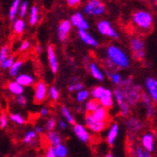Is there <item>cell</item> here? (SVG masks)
Masks as SVG:
<instances>
[{
  "mask_svg": "<svg viewBox=\"0 0 157 157\" xmlns=\"http://www.w3.org/2000/svg\"><path fill=\"white\" fill-rule=\"evenodd\" d=\"M105 90L106 89H105L104 87H101V86H98V87L93 88L91 90V95H92L93 99H96V100H99L100 101V99L104 96Z\"/></svg>",
  "mask_w": 157,
  "mask_h": 157,
  "instance_id": "obj_32",
  "label": "cell"
},
{
  "mask_svg": "<svg viewBox=\"0 0 157 157\" xmlns=\"http://www.w3.org/2000/svg\"><path fill=\"white\" fill-rule=\"evenodd\" d=\"M14 64V58L10 56L8 59H6L3 63H1V69H10Z\"/></svg>",
  "mask_w": 157,
  "mask_h": 157,
  "instance_id": "obj_42",
  "label": "cell"
},
{
  "mask_svg": "<svg viewBox=\"0 0 157 157\" xmlns=\"http://www.w3.org/2000/svg\"><path fill=\"white\" fill-rule=\"evenodd\" d=\"M42 127H40V126H36V128H35V132L37 133V134H41L42 133Z\"/></svg>",
  "mask_w": 157,
  "mask_h": 157,
  "instance_id": "obj_53",
  "label": "cell"
},
{
  "mask_svg": "<svg viewBox=\"0 0 157 157\" xmlns=\"http://www.w3.org/2000/svg\"><path fill=\"white\" fill-rule=\"evenodd\" d=\"M9 52H10V48L8 45H5L1 48V50H0V63H3L6 59L10 58Z\"/></svg>",
  "mask_w": 157,
  "mask_h": 157,
  "instance_id": "obj_35",
  "label": "cell"
},
{
  "mask_svg": "<svg viewBox=\"0 0 157 157\" xmlns=\"http://www.w3.org/2000/svg\"><path fill=\"white\" fill-rule=\"evenodd\" d=\"M74 133L75 134V136L78 137L79 140H81L82 142H84V143H87V142L90 141V136L89 134V132L87 131V129L82 125V124H75L74 125Z\"/></svg>",
  "mask_w": 157,
  "mask_h": 157,
  "instance_id": "obj_11",
  "label": "cell"
},
{
  "mask_svg": "<svg viewBox=\"0 0 157 157\" xmlns=\"http://www.w3.org/2000/svg\"><path fill=\"white\" fill-rule=\"evenodd\" d=\"M132 22L137 29H139L141 32L147 33L152 27L153 17L151 12L144 10H139L134 12L132 16Z\"/></svg>",
  "mask_w": 157,
  "mask_h": 157,
  "instance_id": "obj_1",
  "label": "cell"
},
{
  "mask_svg": "<svg viewBox=\"0 0 157 157\" xmlns=\"http://www.w3.org/2000/svg\"><path fill=\"white\" fill-rule=\"evenodd\" d=\"M19 6H20V1H19V0H15V1H13L12 4H11V7L10 9V11H9V18H10V20L11 22H13L14 20H15V17H16V14H17Z\"/></svg>",
  "mask_w": 157,
  "mask_h": 157,
  "instance_id": "obj_26",
  "label": "cell"
},
{
  "mask_svg": "<svg viewBox=\"0 0 157 157\" xmlns=\"http://www.w3.org/2000/svg\"><path fill=\"white\" fill-rule=\"evenodd\" d=\"M47 139H48V142L52 145V147H56L61 144V137L59 136V134H58L55 131H52V132H49L48 135H47Z\"/></svg>",
  "mask_w": 157,
  "mask_h": 157,
  "instance_id": "obj_23",
  "label": "cell"
},
{
  "mask_svg": "<svg viewBox=\"0 0 157 157\" xmlns=\"http://www.w3.org/2000/svg\"><path fill=\"white\" fill-rule=\"evenodd\" d=\"M39 21V10L37 6H33L30 10V16H29V24L34 25Z\"/></svg>",
  "mask_w": 157,
  "mask_h": 157,
  "instance_id": "obj_33",
  "label": "cell"
},
{
  "mask_svg": "<svg viewBox=\"0 0 157 157\" xmlns=\"http://www.w3.org/2000/svg\"><path fill=\"white\" fill-rule=\"evenodd\" d=\"M122 90L125 94V101L129 105H136L139 102H141V95L143 91H142L140 86L133 84L130 87L124 88Z\"/></svg>",
  "mask_w": 157,
  "mask_h": 157,
  "instance_id": "obj_3",
  "label": "cell"
},
{
  "mask_svg": "<svg viewBox=\"0 0 157 157\" xmlns=\"http://www.w3.org/2000/svg\"><path fill=\"white\" fill-rule=\"evenodd\" d=\"M47 86L44 81H40L35 86V93H34V103L36 105H40L45 101L47 97Z\"/></svg>",
  "mask_w": 157,
  "mask_h": 157,
  "instance_id": "obj_6",
  "label": "cell"
},
{
  "mask_svg": "<svg viewBox=\"0 0 157 157\" xmlns=\"http://www.w3.org/2000/svg\"><path fill=\"white\" fill-rule=\"evenodd\" d=\"M7 123H8L7 116L4 112H2L1 116H0V128H1V129H4V128L7 126Z\"/></svg>",
  "mask_w": 157,
  "mask_h": 157,
  "instance_id": "obj_45",
  "label": "cell"
},
{
  "mask_svg": "<svg viewBox=\"0 0 157 157\" xmlns=\"http://www.w3.org/2000/svg\"><path fill=\"white\" fill-rule=\"evenodd\" d=\"M145 84L149 91L150 97L154 103H157V80L152 77H148L146 79Z\"/></svg>",
  "mask_w": 157,
  "mask_h": 157,
  "instance_id": "obj_14",
  "label": "cell"
},
{
  "mask_svg": "<svg viewBox=\"0 0 157 157\" xmlns=\"http://www.w3.org/2000/svg\"><path fill=\"white\" fill-rule=\"evenodd\" d=\"M114 96H115L117 102H118V105L119 106L121 105L122 104L126 103L125 101V94H124V91L121 88H117L115 90H114Z\"/></svg>",
  "mask_w": 157,
  "mask_h": 157,
  "instance_id": "obj_30",
  "label": "cell"
},
{
  "mask_svg": "<svg viewBox=\"0 0 157 157\" xmlns=\"http://www.w3.org/2000/svg\"><path fill=\"white\" fill-rule=\"evenodd\" d=\"M30 47V41L29 40H24L21 45H20V48H19V51L20 52H25L26 50H28Z\"/></svg>",
  "mask_w": 157,
  "mask_h": 157,
  "instance_id": "obj_47",
  "label": "cell"
},
{
  "mask_svg": "<svg viewBox=\"0 0 157 157\" xmlns=\"http://www.w3.org/2000/svg\"><path fill=\"white\" fill-rule=\"evenodd\" d=\"M125 124L127 126L128 132H129L131 136L136 135L142 130V128H143V123H142V121L138 120L137 118H134V117L128 119Z\"/></svg>",
  "mask_w": 157,
  "mask_h": 157,
  "instance_id": "obj_9",
  "label": "cell"
},
{
  "mask_svg": "<svg viewBox=\"0 0 157 157\" xmlns=\"http://www.w3.org/2000/svg\"><path fill=\"white\" fill-rule=\"evenodd\" d=\"M120 114H121V116L123 117V118H127L128 116H129L130 106L127 103H124L121 105H120Z\"/></svg>",
  "mask_w": 157,
  "mask_h": 157,
  "instance_id": "obj_36",
  "label": "cell"
},
{
  "mask_svg": "<svg viewBox=\"0 0 157 157\" xmlns=\"http://www.w3.org/2000/svg\"><path fill=\"white\" fill-rule=\"evenodd\" d=\"M36 50H37L38 53H40V52H41V46H40V45H38L37 48H36Z\"/></svg>",
  "mask_w": 157,
  "mask_h": 157,
  "instance_id": "obj_54",
  "label": "cell"
},
{
  "mask_svg": "<svg viewBox=\"0 0 157 157\" xmlns=\"http://www.w3.org/2000/svg\"><path fill=\"white\" fill-rule=\"evenodd\" d=\"M97 27L99 32L101 33L102 35L107 36L111 39L117 40L119 39V35L118 33L115 31V29L112 27V25L107 22V21H100L97 24Z\"/></svg>",
  "mask_w": 157,
  "mask_h": 157,
  "instance_id": "obj_7",
  "label": "cell"
},
{
  "mask_svg": "<svg viewBox=\"0 0 157 157\" xmlns=\"http://www.w3.org/2000/svg\"><path fill=\"white\" fill-rule=\"evenodd\" d=\"M78 35H79L80 39L85 42L86 44H88L90 46H92V47H97L98 46L97 40L90 34H89L86 30H79L78 31Z\"/></svg>",
  "mask_w": 157,
  "mask_h": 157,
  "instance_id": "obj_18",
  "label": "cell"
},
{
  "mask_svg": "<svg viewBox=\"0 0 157 157\" xmlns=\"http://www.w3.org/2000/svg\"><path fill=\"white\" fill-rule=\"evenodd\" d=\"M105 10V5L99 0H90L84 6V11L92 16L102 15Z\"/></svg>",
  "mask_w": 157,
  "mask_h": 157,
  "instance_id": "obj_5",
  "label": "cell"
},
{
  "mask_svg": "<svg viewBox=\"0 0 157 157\" xmlns=\"http://www.w3.org/2000/svg\"><path fill=\"white\" fill-rule=\"evenodd\" d=\"M16 101H17V103H18V105H22V106H25V105H26V98L24 96V95H19V96H17V98H16Z\"/></svg>",
  "mask_w": 157,
  "mask_h": 157,
  "instance_id": "obj_48",
  "label": "cell"
},
{
  "mask_svg": "<svg viewBox=\"0 0 157 157\" xmlns=\"http://www.w3.org/2000/svg\"><path fill=\"white\" fill-rule=\"evenodd\" d=\"M90 96V92L88 90H81L79 92H77V95H76V100L78 103H83L84 101H86Z\"/></svg>",
  "mask_w": 157,
  "mask_h": 157,
  "instance_id": "obj_38",
  "label": "cell"
},
{
  "mask_svg": "<svg viewBox=\"0 0 157 157\" xmlns=\"http://www.w3.org/2000/svg\"><path fill=\"white\" fill-rule=\"evenodd\" d=\"M105 73L107 75V76L109 77V79L115 84V85H118V86H121V82H122V79H121V76L120 75V74L116 73V72H109L107 70H105Z\"/></svg>",
  "mask_w": 157,
  "mask_h": 157,
  "instance_id": "obj_27",
  "label": "cell"
},
{
  "mask_svg": "<svg viewBox=\"0 0 157 157\" xmlns=\"http://www.w3.org/2000/svg\"><path fill=\"white\" fill-rule=\"evenodd\" d=\"M55 151H56V155H58V157H66L67 153H68L66 147L62 144L56 146L55 148Z\"/></svg>",
  "mask_w": 157,
  "mask_h": 157,
  "instance_id": "obj_37",
  "label": "cell"
},
{
  "mask_svg": "<svg viewBox=\"0 0 157 157\" xmlns=\"http://www.w3.org/2000/svg\"><path fill=\"white\" fill-rule=\"evenodd\" d=\"M36 136H37V133L35 131H29L27 132L26 135L25 136V138H24V142L25 143H31L33 141V139L36 138Z\"/></svg>",
  "mask_w": 157,
  "mask_h": 157,
  "instance_id": "obj_40",
  "label": "cell"
},
{
  "mask_svg": "<svg viewBox=\"0 0 157 157\" xmlns=\"http://www.w3.org/2000/svg\"><path fill=\"white\" fill-rule=\"evenodd\" d=\"M25 21L23 19H17L15 22H14L13 25V30L16 34H22L25 30Z\"/></svg>",
  "mask_w": 157,
  "mask_h": 157,
  "instance_id": "obj_31",
  "label": "cell"
},
{
  "mask_svg": "<svg viewBox=\"0 0 157 157\" xmlns=\"http://www.w3.org/2000/svg\"><path fill=\"white\" fill-rule=\"evenodd\" d=\"M89 69L90 72L91 74V75L98 81H103L104 80V75L102 73V71L99 69V67L95 64V63H90L89 65Z\"/></svg>",
  "mask_w": 157,
  "mask_h": 157,
  "instance_id": "obj_24",
  "label": "cell"
},
{
  "mask_svg": "<svg viewBox=\"0 0 157 157\" xmlns=\"http://www.w3.org/2000/svg\"><path fill=\"white\" fill-rule=\"evenodd\" d=\"M26 11H27V2L24 1L21 3V6H20V16L25 17Z\"/></svg>",
  "mask_w": 157,
  "mask_h": 157,
  "instance_id": "obj_46",
  "label": "cell"
},
{
  "mask_svg": "<svg viewBox=\"0 0 157 157\" xmlns=\"http://www.w3.org/2000/svg\"><path fill=\"white\" fill-rule=\"evenodd\" d=\"M83 89H84L83 84L82 83H79V82H76L75 84H72V85L69 86V91H71V92H73L75 90H77L79 92V91L83 90Z\"/></svg>",
  "mask_w": 157,
  "mask_h": 157,
  "instance_id": "obj_41",
  "label": "cell"
},
{
  "mask_svg": "<svg viewBox=\"0 0 157 157\" xmlns=\"http://www.w3.org/2000/svg\"><path fill=\"white\" fill-rule=\"evenodd\" d=\"M145 107H146V116H147V118L151 119L154 116V106H153L152 103L146 105Z\"/></svg>",
  "mask_w": 157,
  "mask_h": 157,
  "instance_id": "obj_44",
  "label": "cell"
},
{
  "mask_svg": "<svg viewBox=\"0 0 157 157\" xmlns=\"http://www.w3.org/2000/svg\"><path fill=\"white\" fill-rule=\"evenodd\" d=\"M85 121L86 125L89 127V129L93 132V133H100L105 129L108 122H100V121H95L93 118L91 117L90 114H87L85 117Z\"/></svg>",
  "mask_w": 157,
  "mask_h": 157,
  "instance_id": "obj_8",
  "label": "cell"
},
{
  "mask_svg": "<svg viewBox=\"0 0 157 157\" xmlns=\"http://www.w3.org/2000/svg\"><path fill=\"white\" fill-rule=\"evenodd\" d=\"M48 113H49V110L46 108V107H44V108H41L40 110V115L41 116H44V117H46L48 115Z\"/></svg>",
  "mask_w": 157,
  "mask_h": 157,
  "instance_id": "obj_51",
  "label": "cell"
},
{
  "mask_svg": "<svg viewBox=\"0 0 157 157\" xmlns=\"http://www.w3.org/2000/svg\"><path fill=\"white\" fill-rule=\"evenodd\" d=\"M25 60L24 59H18L14 62V64L12 65V67L10 69V75L11 76H16L19 73V70L22 68V66L24 65Z\"/></svg>",
  "mask_w": 157,
  "mask_h": 157,
  "instance_id": "obj_29",
  "label": "cell"
},
{
  "mask_svg": "<svg viewBox=\"0 0 157 157\" xmlns=\"http://www.w3.org/2000/svg\"><path fill=\"white\" fill-rule=\"evenodd\" d=\"M59 127L61 128L62 130H65L66 128H67V123H66V121H60L59 122Z\"/></svg>",
  "mask_w": 157,
  "mask_h": 157,
  "instance_id": "obj_52",
  "label": "cell"
},
{
  "mask_svg": "<svg viewBox=\"0 0 157 157\" xmlns=\"http://www.w3.org/2000/svg\"><path fill=\"white\" fill-rule=\"evenodd\" d=\"M71 28H72V23L69 20H63L59 26V30H58V36L59 39L61 41L66 40L68 38V35L71 31Z\"/></svg>",
  "mask_w": 157,
  "mask_h": 157,
  "instance_id": "obj_13",
  "label": "cell"
},
{
  "mask_svg": "<svg viewBox=\"0 0 157 157\" xmlns=\"http://www.w3.org/2000/svg\"><path fill=\"white\" fill-rule=\"evenodd\" d=\"M10 120L13 121V122H15L16 124H19V125H23L25 123V120L23 116H21L20 114H10Z\"/></svg>",
  "mask_w": 157,
  "mask_h": 157,
  "instance_id": "obj_34",
  "label": "cell"
},
{
  "mask_svg": "<svg viewBox=\"0 0 157 157\" xmlns=\"http://www.w3.org/2000/svg\"><path fill=\"white\" fill-rule=\"evenodd\" d=\"M71 23L75 26L78 27L79 30H87L89 28V24L83 17L82 13L78 11L75 12L74 15H72V17H71Z\"/></svg>",
  "mask_w": 157,
  "mask_h": 157,
  "instance_id": "obj_10",
  "label": "cell"
},
{
  "mask_svg": "<svg viewBox=\"0 0 157 157\" xmlns=\"http://www.w3.org/2000/svg\"><path fill=\"white\" fill-rule=\"evenodd\" d=\"M56 121L55 119L53 118H50L47 121H46V124H45V129L48 131V132H52L54 130V128L56 127Z\"/></svg>",
  "mask_w": 157,
  "mask_h": 157,
  "instance_id": "obj_43",
  "label": "cell"
},
{
  "mask_svg": "<svg viewBox=\"0 0 157 157\" xmlns=\"http://www.w3.org/2000/svg\"><path fill=\"white\" fill-rule=\"evenodd\" d=\"M47 56H48V61H49L51 71L53 72V74H56L59 71V62L56 60L55 47L52 44L48 45L47 47Z\"/></svg>",
  "mask_w": 157,
  "mask_h": 157,
  "instance_id": "obj_12",
  "label": "cell"
},
{
  "mask_svg": "<svg viewBox=\"0 0 157 157\" xmlns=\"http://www.w3.org/2000/svg\"><path fill=\"white\" fill-rule=\"evenodd\" d=\"M107 58L117 66L118 69H125L129 66V59L127 55L118 46L110 44L106 48Z\"/></svg>",
  "mask_w": 157,
  "mask_h": 157,
  "instance_id": "obj_2",
  "label": "cell"
},
{
  "mask_svg": "<svg viewBox=\"0 0 157 157\" xmlns=\"http://www.w3.org/2000/svg\"><path fill=\"white\" fill-rule=\"evenodd\" d=\"M28 157H31V156H28Z\"/></svg>",
  "mask_w": 157,
  "mask_h": 157,
  "instance_id": "obj_57",
  "label": "cell"
},
{
  "mask_svg": "<svg viewBox=\"0 0 157 157\" xmlns=\"http://www.w3.org/2000/svg\"><path fill=\"white\" fill-rule=\"evenodd\" d=\"M141 144L143 148L146 150V151L152 152L154 149V138L151 133H146L141 137Z\"/></svg>",
  "mask_w": 157,
  "mask_h": 157,
  "instance_id": "obj_15",
  "label": "cell"
},
{
  "mask_svg": "<svg viewBox=\"0 0 157 157\" xmlns=\"http://www.w3.org/2000/svg\"><path fill=\"white\" fill-rule=\"evenodd\" d=\"M105 157H114V156H113V155H112L111 153H108V154H106V155H105Z\"/></svg>",
  "mask_w": 157,
  "mask_h": 157,
  "instance_id": "obj_55",
  "label": "cell"
},
{
  "mask_svg": "<svg viewBox=\"0 0 157 157\" xmlns=\"http://www.w3.org/2000/svg\"><path fill=\"white\" fill-rule=\"evenodd\" d=\"M61 114H62V116L64 117V119H66V121H67L70 124H73V125L76 124L74 116L72 115V113H71L70 109H69L67 106H62V107H61Z\"/></svg>",
  "mask_w": 157,
  "mask_h": 157,
  "instance_id": "obj_28",
  "label": "cell"
},
{
  "mask_svg": "<svg viewBox=\"0 0 157 157\" xmlns=\"http://www.w3.org/2000/svg\"><path fill=\"white\" fill-rule=\"evenodd\" d=\"M45 157H58L56 153V151H55V148L54 147H49L48 148V151L46 152V155Z\"/></svg>",
  "mask_w": 157,
  "mask_h": 157,
  "instance_id": "obj_49",
  "label": "cell"
},
{
  "mask_svg": "<svg viewBox=\"0 0 157 157\" xmlns=\"http://www.w3.org/2000/svg\"><path fill=\"white\" fill-rule=\"evenodd\" d=\"M67 4L70 7H74L75 8V7H77V6L80 5L81 4V1H80V0H68Z\"/></svg>",
  "mask_w": 157,
  "mask_h": 157,
  "instance_id": "obj_50",
  "label": "cell"
},
{
  "mask_svg": "<svg viewBox=\"0 0 157 157\" xmlns=\"http://www.w3.org/2000/svg\"><path fill=\"white\" fill-rule=\"evenodd\" d=\"M130 153L132 157H145L146 151H144V150L140 146L132 143L130 147Z\"/></svg>",
  "mask_w": 157,
  "mask_h": 157,
  "instance_id": "obj_25",
  "label": "cell"
},
{
  "mask_svg": "<svg viewBox=\"0 0 157 157\" xmlns=\"http://www.w3.org/2000/svg\"><path fill=\"white\" fill-rule=\"evenodd\" d=\"M100 103H101V105L105 109H109L113 106V95L110 90H105L104 96L100 99Z\"/></svg>",
  "mask_w": 157,
  "mask_h": 157,
  "instance_id": "obj_19",
  "label": "cell"
},
{
  "mask_svg": "<svg viewBox=\"0 0 157 157\" xmlns=\"http://www.w3.org/2000/svg\"><path fill=\"white\" fill-rule=\"evenodd\" d=\"M130 47L133 52L134 58L136 60H143L145 58L144 41L138 37H133L130 40Z\"/></svg>",
  "mask_w": 157,
  "mask_h": 157,
  "instance_id": "obj_4",
  "label": "cell"
},
{
  "mask_svg": "<svg viewBox=\"0 0 157 157\" xmlns=\"http://www.w3.org/2000/svg\"><path fill=\"white\" fill-rule=\"evenodd\" d=\"M100 107H101V103H100L99 100L96 99H91L86 104V111H87V114H92Z\"/></svg>",
  "mask_w": 157,
  "mask_h": 157,
  "instance_id": "obj_22",
  "label": "cell"
},
{
  "mask_svg": "<svg viewBox=\"0 0 157 157\" xmlns=\"http://www.w3.org/2000/svg\"><path fill=\"white\" fill-rule=\"evenodd\" d=\"M91 117L93 118V120L95 121H100V122H109L108 119H109V115L107 109H105V107L101 106L98 110H96L94 113L90 114Z\"/></svg>",
  "mask_w": 157,
  "mask_h": 157,
  "instance_id": "obj_16",
  "label": "cell"
},
{
  "mask_svg": "<svg viewBox=\"0 0 157 157\" xmlns=\"http://www.w3.org/2000/svg\"><path fill=\"white\" fill-rule=\"evenodd\" d=\"M145 157H151L150 154H149V152L148 151H146V154H145Z\"/></svg>",
  "mask_w": 157,
  "mask_h": 157,
  "instance_id": "obj_56",
  "label": "cell"
},
{
  "mask_svg": "<svg viewBox=\"0 0 157 157\" xmlns=\"http://www.w3.org/2000/svg\"><path fill=\"white\" fill-rule=\"evenodd\" d=\"M48 93H49V96H50V98L53 100V101H58V100H59V92L58 89H56V87H51Z\"/></svg>",
  "mask_w": 157,
  "mask_h": 157,
  "instance_id": "obj_39",
  "label": "cell"
},
{
  "mask_svg": "<svg viewBox=\"0 0 157 157\" xmlns=\"http://www.w3.org/2000/svg\"><path fill=\"white\" fill-rule=\"evenodd\" d=\"M7 89L8 90L15 95H22V93L24 92V87L21 86L20 84H18L16 81L15 82H9L7 84Z\"/></svg>",
  "mask_w": 157,
  "mask_h": 157,
  "instance_id": "obj_21",
  "label": "cell"
},
{
  "mask_svg": "<svg viewBox=\"0 0 157 157\" xmlns=\"http://www.w3.org/2000/svg\"><path fill=\"white\" fill-rule=\"evenodd\" d=\"M15 81L21 86H23V87H29V86H31L35 82L33 76H31L30 75H26V74H22V75H17Z\"/></svg>",
  "mask_w": 157,
  "mask_h": 157,
  "instance_id": "obj_20",
  "label": "cell"
},
{
  "mask_svg": "<svg viewBox=\"0 0 157 157\" xmlns=\"http://www.w3.org/2000/svg\"><path fill=\"white\" fill-rule=\"evenodd\" d=\"M119 124L114 122L110 125V129H109V132L107 134V136H106V141L109 146H112L114 143H115V140L118 136V134H119Z\"/></svg>",
  "mask_w": 157,
  "mask_h": 157,
  "instance_id": "obj_17",
  "label": "cell"
}]
</instances>
